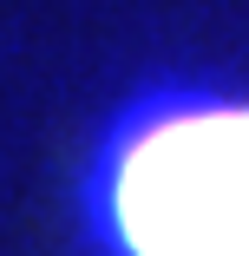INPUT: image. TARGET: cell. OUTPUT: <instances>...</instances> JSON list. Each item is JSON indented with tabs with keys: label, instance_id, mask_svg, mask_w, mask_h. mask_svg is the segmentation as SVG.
Instances as JSON below:
<instances>
[{
	"label": "cell",
	"instance_id": "obj_1",
	"mask_svg": "<svg viewBox=\"0 0 249 256\" xmlns=\"http://www.w3.org/2000/svg\"><path fill=\"white\" fill-rule=\"evenodd\" d=\"M125 256H249V106L144 125L112 164Z\"/></svg>",
	"mask_w": 249,
	"mask_h": 256
}]
</instances>
